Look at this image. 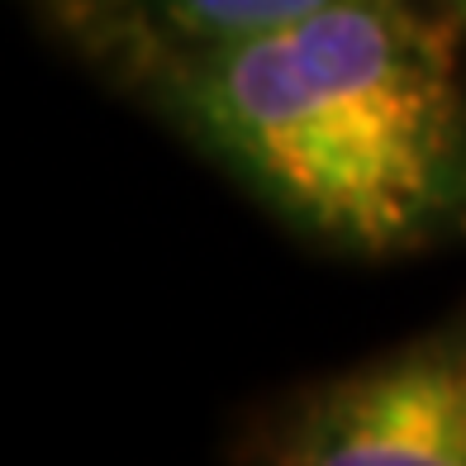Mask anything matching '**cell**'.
I'll use <instances>...</instances> for the list:
<instances>
[{"mask_svg": "<svg viewBox=\"0 0 466 466\" xmlns=\"http://www.w3.org/2000/svg\"><path fill=\"white\" fill-rule=\"evenodd\" d=\"M461 34L429 0H324L124 91L305 243L395 262L466 248Z\"/></svg>", "mask_w": 466, "mask_h": 466, "instance_id": "6da1fadb", "label": "cell"}, {"mask_svg": "<svg viewBox=\"0 0 466 466\" xmlns=\"http://www.w3.org/2000/svg\"><path fill=\"white\" fill-rule=\"evenodd\" d=\"M271 466H466V309L290 390L243 452Z\"/></svg>", "mask_w": 466, "mask_h": 466, "instance_id": "7a4b0ae2", "label": "cell"}, {"mask_svg": "<svg viewBox=\"0 0 466 466\" xmlns=\"http://www.w3.org/2000/svg\"><path fill=\"white\" fill-rule=\"evenodd\" d=\"M314 5L324 0H44L53 29L119 86Z\"/></svg>", "mask_w": 466, "mask_h": 466, "instance_id": "3957f363", "label": "cell"}, {"mask_svg": "<svg viewBox=\"0 0 466 466\" xmlns=\"http://www.w3.org/2000/svg\"><path fill=\"white\" fill-rule=\"evenodd\" d=\"M429 5H438L442 15H452L457 25H466V0H429Z\"/></svg>", "mask_w": 466, "mask_h": 466, "instance_id": "277c9868", "label": "cell"}]
</instances>
